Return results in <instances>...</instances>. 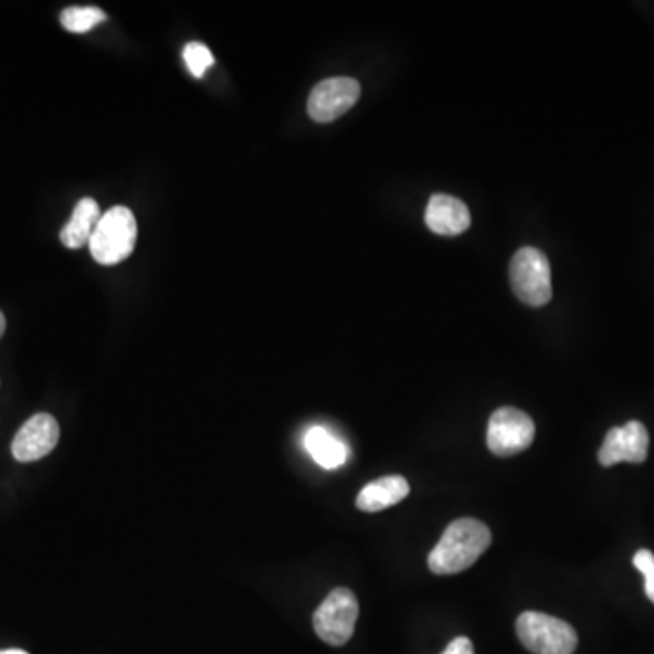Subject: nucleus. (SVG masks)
Wrapping results in <instances>:
<instances>
[{
    "mask_svg": "<svg viewBox=\"0 0 654 654\" xmlns=\"http://www.w3.org/2000/svg\"><path fill=\"white\" fill-rule=\"evenodd\" d=\"M489 527L475 518L451 521L440 542L428 558L430 571L435 574H456L470 569L491 546Z\"/></svg>",
    "mask_w": 654,
    "mask_h": 654,
    "instance_id": "1",
    "label": "nucleus"
},
{
    "mask_svg": "<svg viewBox=\"0 0 654 654\" xmlns=\"http://www.w3.org/2000/svg\"><path fill=\"white\" fill-rule=\"evenodd\" d=\"M135 242H137V220L134 213L124 205H115L101 217L92 241L87 245L98 264L113 266L134 253Z\"/></svg>",
    "mask_w": 654,
    "mask_h": 654,
    "instance_id": "2",
    "label": "nucleus"
},
{
    "mask_svg": "<svg viewBox=\"0 0 654 654\" xmlns=\"http://www.w3.org/2000/svg\"><path fill=\"white\" fill-rule=\"evenodd\" d=\"M517 634L532 654H572L578 647L577 631L568 622L537 611L518 616Z\"/></svg>",
    "mask_w": 654,
    "mask_h": 654,
    "instance_id": "3",
    "label": "nucleus"
},
{
    "mask_svg": "<svg viewBox=\"0 0 654 654\" xmlns=\"http://www.w3.org/2000/svg\"><path fill=\"white\" fill-rule=\"evenodd\" d=\"M509 278L515 295L527 306H546L551 300V266L537 247H521L513 256Z\"/></svg>",
    "mask_w": 654,
    "mask_h": 654,
    "instance_id": "4",
    "label": "nucleus"
},
{
    "mask_svg": "<svg viewBox=\"0 0 654 654\" xmlns=\"http://www.w3.org/2000/svg\"><path fill=\"white\" fill-rule=\"evenodd\" d=\"M358 619V600L354 591L338 588L327 594L323 605L315 611L313 627L326 644H348L355 633Z\"/></svg>",
    "mask_w": 654,
    "mask_h": 654,
    "instance_id": "5",
    "label": "nucleus"
},
{
    "mask_svg": "<svg viewBox=\"0 0 654 654\" xmlns=\"http://www.w3.org/2000/svg\"><path fill=\"white\" fill-rule=\"evenodd\" d=\"M535 422L520 409L500 408L491 414L487 425V447L500 458L518 455L535 440Z\"/></svg>",
    "mask_w": 654,
    "mask_h": 654,
    "instance_id": "6",
    "label": "nucleus"
},
{
    "mask_svg": "<svg viewBox=\"0 0 654 654\" xmlns=\"http://www.w3.org/2000/svg\"><path fill=\"white\" fill-rule=\"evenodd\" d=\"M358 97H360V84L355 78H326L313 87L307 101V113L315 123H331L354 108Z\"/></svg>",
    "mask_w": 654,
    "mask_h": 654,
    "instance_id": "7",
    "label": "nucleus"
},
{
    "mask_svg": "<svg viewBox=\"0 0 654 654\" xmlns=\"http://www.w3.org/2000/svg\"><path fill=\"white\" fill-rule=\"evenodd\" d=\"M650 453V433L639 420H631L622 428H613L605 435L599 451V462L603 467L629 462L644 464Z\"/></svg>",
    "mask_w": 654,
    "mask_h": 654,
    "instance_id": "8",
    "label": "nucleus"
},
{
    "mask_svg": "<svg viewBox=\"0 0 654 654\" xmlns=\"http://www.w3.org/2000/svg\"><path fill=\"white\" fill-rule=\"evenodd\" d=\"M59 439L61 430L52 414L36 413L17 433L11 453L19 462L41 461L55 450Z\"/></svg>",
    "mask_w": 654,
    "mask_h": 654,
    "instance_id": "9",
    "label": "nucleus"
},
{
    "mask_svg": "<svg viewBox=\"0 0 654 654\" xmlns=\"http://www.w3.org/2000/svg\"><path fill=\"white\" fill-rule=\"evenodd\" d=\"M425 224L439 235H461L470 228V210L456 197L436 193L431 197L428 210H425Z\"/></svg>",
    "mask_w": 654,
    "mask_h": 654,
    "instance_id": "10",
    "label": "nucleus"
},
{
    "mask_svg": "<svg viewBox=\"0 0 654 654\" xmlns=\"http://www.w3.org/2000/svg\"><path fill=\"white\" fill-rule=\"evenodd\" d=\"M404 476L389 475L371 482L357 496V507L363 513H379L393 507L409 495Z\"/></svg>",
    "mask_w": 654,
    "mask_h": 654,
    "instance_id": "11",
    "label": "nucleus"
},
{
    "mask_svg": "<svg viewBox=\"0 0 654 654\" xmlns=\"http://www.w3.org/2000/svg\"><path fill=\"white\" fill-rule=\"evenodd\" d=\"M101 217H103L101 215V208H98L95 200L82 199L81 202L75 205L70 222L62 228V244L70 247V250H78L82 245L89 244Z\"/></svg>",
    "mask_w": 654,
    "mask_h": 654,
    "instance_id": "12",
    "label": "nucleus"
},
{
    "mask_svg": "<svg viewBox=\"0 0 654 654\" xmlns=\"http://www.w3.org/2000/svg\"><path fill=\"white\" fill-rule=\"evenodd\" d=\"M307 453L324 470H337L348 461V447L326 428H312L304 436Z\"/></svg>",
    "mask_w": 654,
    "mask_h": 654,
    "instance_id": "13",
    "label": "nucleus"
},
{
    "mask_svg": "<svg viewBox=\"0 0 654 654\" xmlns=\"http://www.w3.org/2000/svg\"><path fill=\"white\" fill-rule=\"evenodd\" d=\"M106 21V13L101 8H66L61 13V24L72 33H86V31L93 30V28Z\"/></svg>",
    "mask_w": 654,
    "mask_h": 654,
    "instance_id": "14",
    "label": "nucleus"
},
{
    "mask_svg": "<svg viewBox=\"0 0 654 654\" xmlns=\"http://www.w3.org/2000/svg\"><path fill=\"white\" fill-rule=\"evenodd\" d=\"M184 61L191 75L202 78L204 73L215 64V56L210 52V48L202 44V42H190L184 48Z\"/></svg>",
    "mask_w": 654,
    "mask_h": 654,
    "instance_id": "15",
    "label": "nucleus"
},
{
    "mask_svg": "<svg viewBox=\"0 0 654 654\" xmlns=\"http://www.w3.org/2000/svg\"><path fill=\"white\" fill-rule=\"evenodd\" d=\"M442 654H475V647L471 644L470 639L458 636V639L453 640V642L445 647V651Z\"/></svg>",
    "mask_w": 654,
    "mask_h": 654,
    "instance_id": "16",
    "label": "nucleus"
},
{
    "mask_svg": "<svg viewBox=\"0 0 654 654\" xmlns=\"http://www.w3.org/2000/svg\"><path fill=\"white\" fill-rule=\"evenodd\" d=\"M634 568L639 569L642 574L644 572L650 571L651 568L654 566V555L647 549H642V551L636 552L633 558Z\"/></svg>",
    "mask_w": 654,
    "mask_h": 654,
    "instance_id": "17",
    "label": "nucleus"
},
{
    "mask_svg": "<svg viewBox=\"0 0 654 654\" xmlns=\"http://www.w3.org/2000/svg\"><path fill=\"white\" fill-rule=\"evenodd\" d=\"M645 578V594H647V599L654 603V566L650 569V571L644 572Z\"/></svg>",
    "mask_w": 654,
    "mask_h": 654,
    "instance_id": "18",
    "label": "nucleus"
},
{
    "mask_svg": "<svg viewBox=\"0 0 654 654\" xmlns=\"http://www.w3.org/2000/svg\"><path fill=\"white\" fill-rule=\"evenodd\" d=\"M6 331V318L4 315H2V313H0V337H2V335H4Z\"/></svg>",
    "mask_w": 654,
    "mask_h": 654,
    "instance_id": "19",
    "label": "nucleus"
},
{
    "mask_svg": "<svg viewBox=\"0 0 654 654\" xmlns=\"http://www.w3.org/2000/svg\"><path fill=\"white\" fill-rule=\"evenodd\" d=\"M0 654H28L27 651H21V650H6V651H0Z\"/></svg>",
    "mask_w": 654,
    "mask_h": 654,
    "instance_id": "20",
    "label": "nucleus"
}]
</instances>
